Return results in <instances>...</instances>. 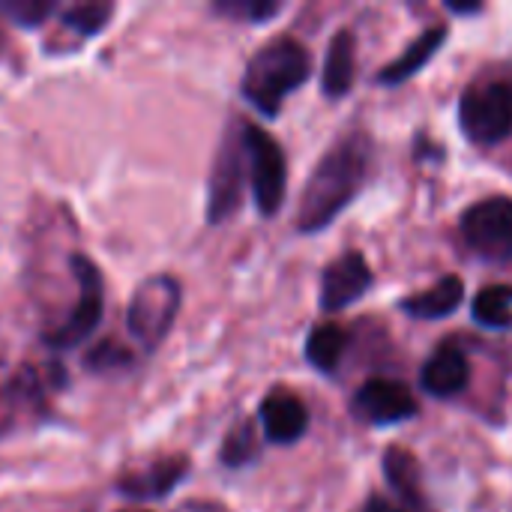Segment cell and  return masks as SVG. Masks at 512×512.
Returning <instances> with one entry per match:
<instances>
[{"label":"cell","instance_id":"obj_1","mask_svg":"<svg viewBox=\"0 0 512 512\" xmlns=\"http://www.w3.org/2000/svg\"><path fill=\"white\" fill-rule=\"evenodd\" d=\"M372 165V141L363 132H351L339 138L315 165L300 207H297V228L303 234H315L327 228L363 189Z\"/></svg>","mask_w":512,"mask_h":512},{"label":"cell","instance_id":"obj_2","mask_svg":"<svg viewBox=\"0 0 512 512\" xmlns=\"http://www.w3.org/2000/svg\"><path fill=\"white\" fill-rule=\"evenodd\" d=\"M312 75V54L291 36H276L246 63L240 90L264 114L276 117L291 90L303 87Z\"/></svg>","mask_w":512,"mask_h":512},{"label":"cell","instance_id":"obj_3","mask_svg":"<svg viewBox=\"0 0 512 512\" xmlns=\"http://www.w3.org/2000/svg\"><path fill=\"white\" fill-rule=\"evenodd\" d=\"M459 126L480 147L501 144L512 132V81L483 78L462 93Z\"/></svg>","mask_w":512,"mask_h":512},{"label":"cell","instance_id":"obj_4","mask_svg":"<svg viewBox=\"0 0 512 512\" xmlns=\"http://www.w3.org/2000/svg\"><path fill=\"white\" fill-rule=\"evenodd\" d=\"M240 138H243V150L249 159L255 204L264 216H276L285 204V189H288L285 153H282L279 141L255 123H243Z\"/></svg>","mask_w":512,"mask_h":512},{"label":"cell","instance_id":"obj_5","mask_svg":"<svg viewBox=\"0 0 512 512\" xmlns=\"http://www.w3.org/2000/svg\"><path fill=\"white\" fill-rule=\"evenodd\" d=\"M180 312V282L171 276H150L144 279L129 303V333L153 351L171 330L174 318Z\"/></svg>","mask_w":512,"mask_h":512},{"label":"cell","instance_id":"obj_6","mask_svg":"<svg viewBox=\"0 0 512 512\" xmlns=\"http://www.w3.org/2000/svg\"><path fill=\"white\" fill-rule=\"evenodd\" d=\"M462 234L468 246L486 261L512 258V198L495 195L471 204L462 213Z\"/></svg>","mask_w":512,"mask_h":512},{"label":"cell","instance_id":"obj_7","mask_svg":"<svg viewBox=\"0 0 512 512\" xmlns=\"http://www.w3.org/2000/svg\"><path fill=\"white\" fill-rule=\"evenodd\" d=\"M72 270H75V279L81 285V297L75 303V312L57 330H51L45 336V342L51 348H60V351L93 336V330L102 321V309H105V291H102V276H99L96 264L84 255H72Z\"/></svg>","mask_w":512,"mask_h":512},{"label":"cell","instance_id":"obj_8","mask_svg":"<svg viewBox=\"0 0 512 512\" xmlns=\"http://www.w3.org/2000/svg\"><path fill=\"white\" fill-rule=\"evenodd\" d=\"M354 414L372 426H396L417 417V399L402 381L375 378L357 390Z\"/></svg>","mask_w":512,"mask_h":512},{"label":"cell","instance_id":"obj_9","mask_svg":"<svg viewBox=\"0 0 512 512\" xmlns=\"http://www.w3.org/2000/svg\"><path fill=\"white\" fill-rule=\"evenodd\" d=\"M375 276L360 252H345L339 255L321 276V309L324 312H342L354 306L360 297L369 294Z\"/></svg>","mask_w":512,"mask_h":512},{"label":"cell","instance_id":"obj_10","mask_svg":"<svg viewBox=\"0 0 512 512\" xmlns=\"http://www.w3.org/2000/svg\"><path fill=\"white\" fill-rule=\"evenodd\" d=\"M243 138H228L219 147L213 174H210V201H207V219L225 222L243 201Z\"/></svg>","mask_w":512,"mask_h":512},{"label":"cell","instance_id":"obj_11","mask_svg":"<svg viewBox=\"0 0 512 512\" xmlns=\"http://www.w3.org/2000/svg\"><path fill=\"white\" fill-rule=\"evenodd\" d=\"M261 426H264L267 441L288 447V444H297L306 435L309 411H306L300 396L279 387V390L267 393L264 402H261Z\"/></svg>","mask_w":512,"mask_h":512},{"label":"cell","instance_id":"obj_12","mask_svg":"<svg viewBox=\"0 0 512 512\" xmlns=\"http://www.w3.org/2000/svg\"><path fill=\"white\" fill-rule=\"evenodd\" d=\"M471 381V363L465 357V351L453 342L441 345L423 366L420 372V384L426 393L438 396V399H450L459 396Z\"/></svg>","mask_w":512,"mask_h":512},{"label":"cell","instance_id":"obj_13","mask_svg":"<svg viewBox=\"0 0 512 512\" xmlns=\"http://www.w3.org/2000/svg\"><path fill=\"white\" fill-rule=\"evenodd\" d=\"M357 78V39L351 30H339L324 57V72H321V90L330 99H342L351 93Z\"/></svg>","mask_w":512,"mask_h":512},{"label":"cell","instance_id":"obj_14","mask_svg":"<svg viewBox=\"0 0 512 512\" xmlns=\"http://www.w3.org/2000/svg\"><path fill=\"white\" fill-rule=\"evenodd\" d=\"M444 42H447V27H444V24H435V27L423 30V33L405 48L402 57H396L393 63H387V66L378 72V84H402V81L414 78V75L441 51Z\"/></svg>","mask_w":512,"mask_h":512},{"label":"cell","instance_id":"obj_15","mask_svg":"<svg viewBox=\"0 0 512 512\" xmlns=\"http://www.w3.org/2000/svg\"><path fill=\"white\" fill-rule=\"evenodd\" d=\"M189 471V462L183 456H174V459H159L153 462L150 468L132 474V477H123L120 480V492L129 495V498H165Z\"/></svg>","mask_w":512,"mask_h":512},{"label":"cell","instance_id":"obj_16","mask_svg":"<svg viewBox=\"0 0 512 512\" xmlns=\"http://www.w3.org/2000/svg\"><path fill=\"white\" fill-rule=\"evenodd\" d=\"M462 300H465V282L459 276H444L429 291L402 300V312H408L411 318L438 321V318H450L462 306Z\"/></svg>","mask_w":512,"mask_h":512},{"label":"cell","instance_id":"obj_17","mask_svg":"<svg viewBox=\"0 0 512 512\" xmlns=\"http://www.w3.org/2000/svg\"><path fill=\"white\" fill-rule=\"evenodd\" d=\"M384 477L408 507L426 510L429 501L423 492V471H420V462L405 447H390L384 453Z\"/></svg>","mask_w":512,"mask_h":512},{"label":"cell","instance_id":"obj_18","mask_svg":"<svg viewBox=\"0 0 512 512\" xmlns=\"http://www.w3.org/2000/svg\"><path fill=\"white\" fill-rule=\"evenodd\" d=\"M345 345H348V333L345 327L333 324V321H324V324H315L309 330V339H306V357L309 363L318 369V372H333L345 354Z\"/></svg>","mask_w":512,"mask_h":512},{"label":"cell","instance_id":"obj_19","mask_svg":"<svg viewBox=\"0 0 512 512\" xmlns=\"http://www.w3.org/2000/svg\"><path fill=\"white\" fill-rule=\"evenodd\" d=\"M474 321L489 330L512 327V285H489L474 297Z\"/></svg>","mask_w":512,"mask_h":512},{"label":"cell","instance_id":"obj_20","mask_svg":"<svg viewBox=\"0 0 512 512\" xmlns=\"http://www.w3.org/2000/svg\"><path fill=\"white\" fill-rule=\"evenodd\" d=\"M111 12H114L111 3H78V6H69L63 12V24L81 36H93L108 24Z\"/></svg>","mask_w":512,"mask_h":512},{"label":"cell","instance_id":"obj_21","mask_svg":"<svg viewBox=\"0 0 512 512\" xmlns=\"http://www.w3.org/2000/svg\"><path fill=\"white\" fill-rule=\"evenodd\" d=\"M216 12H222L228 18H240V21H267V18L282 12V3H273V0H219Z\"/></svg>","mask_w":512,"mask_h":512},{"label":"cell","instance_id":"obj_22","mask_svg":"<svg viewBox=\"0 0 512 512\" xmlns=\"http://www.w3.org/2000/svg\"><path fill=\"white\" fill-rule=\"evenodd\" d=\"M0 12L24 27H36L54 12V3L51 0H0Z\"/></svg>","mask_w":512,"mask_h":512},{"label":"cell","instance_id":"obj_23","mask_svg":"<svg viewBox=\"0 0 512 512\" xmlns=\"http://www.w3.org/2000/svg\"><path fill=\"white\" fill-rule=\"evenodd\" d=\"M252 459H255V432H252L249 423H243L240 429H234L228 435V441L222 447V462L231 465V468H240V465H246Z\"/></svg>","mask_w":512,"mask_h":512},{"label":"cell","instance_id":"obj_24","mask_svg":"<svg viewBox=\"0 0 512 512\" xmlns=\"http://www.w3.org/2000/svg\"><path fill=\"white\" fill-rule=\"evenodd\" d=\"M129 363H132V354L117 342H99L87 354V369H117V366H129Z\"/></svg>","mask_w":512,"mask_h":512},{"label":"cell","instance_id":"obj_25","mask_svg":"<svg viewBox=\"0 0 512 512\" xmlns=\"http://www.w3.org/2000/svg\"><path fill=\"white\" fill-rule=\"evenodd\" d=\"M366 512H405L399 504H393V501H387L384 495H372L369 501H366Z\"/></svg>","mask_w":512,"mask_h":512},{"label":"cell","instance_id":"obj_26","mask_svg":"<svg viewBox=\"0 0 512 512\" xmlns=\"http://www.w3.org/2000/svg\"><path fill=\"white\" fill-rule=\"evenodd\" d=\"M447 9L450 12H456V15H477V12H483V3H447Z\"/></svg>","mask_w":512,"mask_h":512},{"label":"cell","instance_id":"obj_27","mask_svg":"<svg viewBox=\"0 0 512 512\" xmlns=\"http://www.w3.org/2000/svg\"><path fill=\"white\" fill-rule=\"evenodd\" d=\"M126 512H144V510H126Z\"/></svg>","mask_w":512,"mask_h":512}]
</instances>
